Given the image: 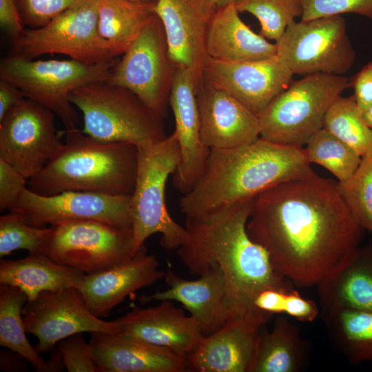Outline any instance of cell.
<instances>
[{"mask_svg": "<svg viewBox=\"0 0 372 372\" xmlns=\"http://www.w3.org/2000/svg\"><path fill=\"white\" fill-rule=\"evenodd\" d=\"M365 229L339 183L316 173L278 184L255 198L247 223L275 272L309 288L337 271L360 247Z\"/></svg>", "mask_w": 372, "mask_h": 372, "instance_id": "1", "label": "cell"}, {"mask_svg": "<svg viewBox=\"0 0 372 372\" xmlns=\"http://www.w3.org/2000/svg\"><path fill=\"white\" fill-rule=\"evenodd\" d=\"M255 198L204 220L186 218L187 237L177 252L193 275L200 276L210 267L222 270L227 290V321L255 318L266 324L273 316L255 309V297L267 288L294 285L275 272L266 250L247 234Z\"/></svg>", "mask_w": 372, "mask_h": 372, "instance_id": "2", "label": "cell"}, {"mask_svg": "<svg viewBox=\"0 0 372 372\" xmlns=\"http://www.w3.org/2000/svg\"><path fill=\"white\" fill-rule=\"evenodd\" d=\"M304 149L260 137L248 145L211 149L206 168L180 200L186 218L204 220L278 184L315 173Z\"/></svg>", "mask_w": 372, "mask_h": 372, "instance_id": "3", "label": "cell"}, {"mask_svg": "<svg viewBox=\"0 0 372 372\" xmlns=\"http://www.w3.org/2000/svg\"><path fill=\"white\" fill-rule=\"evenodd\" d=\"M61 149L27 187L42 196L68 191L131 196L138 167V146L125 142L106 143L77 128L65 131Z\"/></svg>", "mask_w": 372, "mask_h": 372, "instance_id": "4", "label": "cell"}, {"mask_svg": "<svg viewBox=\"0 0 372 372\" xmlns=\"http://www.w3.org/2000/svg\"><path fill=\"white\" fill-rule=\"evenodd\" d=\"M83 114L84 134L102 142H125L139 146L167 136L163 117L130 90L107 81L83 85L70 95Z\"/></svg>", "mask_w": 372, "mask_h": 372, "instance_id": "5", "label": "cell"}, {"mask_svg": "<svg viewBox=\"0 0 372 372\" xmlns=\"http://www.w3.org/2000/svg\"><path fill=\"white\" fill-rule=\"evenodd\" d=\"M138 148L137 174L130 202L134 251L156 233L161 236L162 247L178 249L187 232L171 217L165 202L167 178L176 173L180 161L177 135L174 131L161 141Z\"/></svg>", "mask_w": 372, "mask_h": 372, "instance_id": "6", "label": "cell"}, {"mask_svg": "<svg viewBox=\"0 0 372 372\" xmlns=\"http://www.w3.org/2000/svg\"><path fill=\"white\" fill-rule=\"evenodd\" d=\"M351 85L343 75L314 74L292 81L260 114V137L303 148L323 128L327 111Z\"/></svg>", "mask_w": 372, "mask_h": 372, "instance_id": "7", "label": "cell"}, {"mask_svg": "<svg viewBox=\"0 0 372 372\" xmlns=\"http://www.w3.org/2000/svg\"><path fill=\"white\" fill-rule=\"evenodd\" d=\"M116 59L93 65L68 60H34L16 54L1 59L0 79L18 87L26 98L45 107L61 120L66 131L76 128L78 114L71 92L92 82L109 80Z\"/></svg>", "mask_w": 372, "mask_h": 372, "instance_id": "8", "label": "cell"}, {"mask_svg": "<svg viewBox=\"0 0 372 372\" xmlns=\"http://www.w3.org/2000/svg\"><path fill=\"white\" fill-rule=\"evenodd\" d=\"M40 252L85 274L122 264L136 254L132 229L93 220L61 221L48 227Z\"/></svg>", "mask_w": 372, "mask_h": 372, "instance_id": "9", "label": "cell"}, {"mask_svg": "<svg viewBox=\"0 0 372 372\" xmlns=\"http://www.w3.org/2000/svg\"><path fill=\"white\" fill-rule=\"evenodd\" d=\"M99 0H79L43 27L26 30L14 47V54L34 59L63 54L93 65L121 55L99 31Z\"/></svg>", "mask_w": 372, "mask_h": 372, "instance_id": "10", "label": "cell"}, {"mask_svg": "<svg viewBox=\"0 0 372 372\" xmlns=\"http://www.w3.org/2000/svg\"><path fill=\"white\" fill-rule=\"evenodd\" d=\"M277 55L293 74L343 75L352 67L355 52L341 15L293 21L276 42Z\"/></svg>", "mask_w": 372, "mask_h": 372, "instance_id": "11", "label": "cell"}, {"mask_svg": "<svg viewBox=\"0 0 372 372\" xmlns=\"http://www.w3.org/2000/svg\"><path fill=\"white\" fill-rule=\"evenodd\" d=\"M176 70L163 25L154 13L113 66L108 81L130 90L165 118Z\"/></svg>", "mask_w": 372, "mask_h": 372, "instance_id": "12", "label": "cell"}, {"mask_svg": "<svg viewBox=\"0 0 372 372\" xmlns=\"http://www.w3.org/2000/svg\"><path fill=\"white\" fill-rule=\"evenodd\" d=\"M55 114L23 99L0 120V158L28 180L37 174L61 149Z\"/></svg>", "mask_w": 372, "mask_h": 372, "instance_id": "13", "label": "cell"}, {"mask_svg": "<svg viewBox=\"0 0 372 372\" xmlns=\"http://www.w3.org/2000/svg\"><path fill=\"white\" fill-rule=\"evenodd\" d=\"M22 317L26 333L38 340L39 353L50 351L60 340L76 333L120 332L114 320L94 316L74 287L42 291L25 304Z\"/></svg>", "mask_w": 372, "mask_h": 372, "instance_id": "14", "label": "cell"}, {"mask_svg": "<svg viewBox=\"0 0 372 372\" xmlns=\"http://www.w3.org/2000/svg\"><path fill=\"white\" fill-rule=\"evenodd\" d=\"M130 197L81 191L42 196L26 187L8 211L19 214L28 225L40 228L61 221L93 220L132 229Z\"/></svg>", "mask_w": 372, "mask_h": 372, "instance_id": "15", "label": "cell"}, {"mask_svg": "<svg viewBox=\"0 0 372 372\" xmlns=\"http://www.w3.org/2000/svg\"><path fill=\"white\" fill-rule=\"evenodd\" d=\"M293 75L277 54L267 59L241 62L207 57L203 81L226 92L259 116L289 87Z\"/></svg>", "mask_w": 372, "mask_h": 372, "instance_id": "16", "label": "cell"}, {"mask_svg": "<svg viewBox=\"0 0 372 372\" xmlns=\"http://www.w3.org/2000/svg\"><path fill=\"white\" fill-rule=\"evenodd\" d=\"M216 9L211 0H157L154 6L172 61L194 72L197 87L203 82L206 37Z\"/></svg>", "mask_w": 372, "mask_h": 372, "instance_id": "17", "label": "cell"}, {"mask_svg": "<svg viewBox=\"0 0 372 372\" xmlns=\"http://www.w3.org/2000/svg\"><path fill=\"white\" fill-rule=\"evenodd\" d=\"M196 87L194 72L189 68L176 67L169 105L174 116V132L181 156L172 181L183 194L188 193L202 176L211 152L200 137Z\"/></svg>", "mask_w": 372, "mask_h": 372, "instance_id": "18", "label": "cell"}, {"mask_svg": "<svg viewBox=\"0 0 372 372\" xmlns=\"http://www.w3.org/2000/svg\"><path fill=\"white\" fill-rule=\"evenodd\" d=\"M200 137L211 149H227L260 138L258 116L226 92L203 81L196 89Z\"/></svg>", "mask_w": 372, "mask_h": 372, "instance_id": "19", "label": "cell"}, {"mask_svg": "<svg viewBox=\"0 0 372 372\" xmlns=\"http://www.w3.org/2000/svg\"><path fill=\"white\" fill-rule=\"evenodd\" d=\"M264 325L255 318L227 321L187 355V371L250 372Z\"/></svg>", "mask_w": 372, "mask_h": 372, "instance_id": "20", "label": "cell"}, {"mask_svg": "<svg viewBox=\"0 0 372 372\" xmlns=\"http://www.w3.org/2000/svg\"><path fill=\"white\" fill-rule=\"evenodd\" d=\"M155 256L142 246L129 260L85 274L79 289L88 309L99 318L108 313L127 296L164 278Z\"/></svg>", "mask_w": 372, "mask_h": 372, "instance_id": "21", "label": "cell"}, {"mask_svg": "<svg viewBox=\"0 0 372 372\" xmlns=\"http://www.w3.org/2000/svg\"><path fill=\"white\" fill-rule=\"evenodd\" d=\"M100 372H186V358L121 333L92 332L89 342Z\"/></svg>", "mask_w": 372, "mask_h": 372, "instance_id": "22", "label": "cell"}, {"mask_svg": "<svg viewBox=\"0 0 372 372\" xmlns=\"http://www.w3.org/2000/svg\"><path fill=\"white\" fill-rule=\"evenodd\" d=\"M155 307H134L114 320L120 332L168 349L183 357L194 349L203 334L197 321L186 316L173 301L163 300Z\"/></svg>", "mask_w": 372, "mask_h": 372, "instance_id": "23", "label": "cell"}, {"mask_svg": "<svg viewBox=\"0 0 372 372\" xmlns=\"http://www.w3.org/2000/svg\"><path fill=\"white\" fill-rule=\"evenodd\" d=\"M163 278L168 285L166 290L142 299L181 303L197 321L203 335L216 331L227 321V285L219 267H208L194 280L184 279L167 269Z\"/></svg>", "mask_w": 372, "mask_h": 372, "instance_id": "24", "label": "cell"}, {"mask_svg": "<svg viewBox=\"0 0 372 372\" xmlns=\"http://www.w3.org/2000/svg\"><path fill=\"white\" fill-rule=\"evenodd\" d=\"M206 52L223 62L259 61L276 56L277 45L251 30L231 3L217 8L207 30Z\"/></svg>", "mask_w": 372, "mask_h": 372, "instance_id": "25", "label": "cell"}, {"mask_svg": "<svg viewBox=\"0 0 372 372\" xmlns=\"http://www.w3.org/2000/svg\"><path fill=\"white\" fill-rule=\"evenodd\" d=\"M316 287L321 312L342 309L372 311V245L359 247Z\"/></svg>", "mask_w": 372, "mask_h": 372, "instance_id": "26", "label": "cell"}, {"mask_svg": "<svg viewBox=\"0 0 372 372\" xmlns=\"http://www.w3.org/2000/svg\"><path fill=\"white\" fill-rule=\"evenodd\" d=\"M85 275L78 269L54 262L40 251L30 253L21 259L0 260V284L19 288L28 301L44 291L68 287L79 289Z\"/></svg>", "mask_w": 372, "mask_h": 372, "instance_id": "27", "label": "cell"}, {"mask_svg": "<svg viewBox=\"0 0 372 372\" xmlns=\"http://www.w3.org/2000/svg\"><path fill=\"white\" fill-rule=\"evenodd\" d=\"M307 356V343L299 328L285 316H278L271 331L262 327L250 372H298Z\"/></svg>", "mask_w": 372, "mask_h": 372, "instance_id": "28", "label": "cell"}, {"mask_svg": "<svg viewBox=\"0 0 372 372\" xmlns=\"http://www.w3.org/2000/svg\"><path fill=\"white\" fill-rule=\"evenodd\" d=\"M156 3L99 0V31L123 55L154 12Z\"/></svg>", "mask_w": 372, "mask_h": 372, "instance_id": "29", "label": "cell"}, {"mask_svg": "<svg viewBox=\"0 0 372 372\" xmlns=\"http://www.w3.org/2000/svg\"><path fill=\"white\" fill-rule=\"evenodd\" d=\"M321 314L331 342L351 363L372 362V311L342 309Z\"/></svg>", "mask_w": 372, "mask_h": 372, "instance_id": "30", "label": "cell"}, {"mask_svg": "<svg viewBox=\"0 0 372 372\" xmlns=\"http://www.w3.org/2000/svg\"><path fill=\"white\" fill-rule=\"evenodd\" d=\"M28 301L19 288L0 284V345L20 354L40 372L45 361L29 342L22 317Z\"/></svg>", "mask_w": 372, "mask_h": 372, "instance_id": "31", "label": "cell"}, {"mask_svg": "<svg viewBox=\"0 0 372 372\" xmlns=\"http://www.w3.org/2000/svg\"><path fill=\"white\" fill-rule=\"evenodd\" d=\"M323 128L362 158L372 154V129L364 121L354 96H340L327 111Z\"/></svg>", "mask_w": 372, "mask_h": 372, "instance_id": "32", "label": "cell"}, {"mask_svg": "<svg viewBox=\"0 0 372 372\" xmlns=\"http://www.w3.org/2000/svg\"><path fill=\"white\" fill-rule=\"evenodd\" d=\"M303 149L310 163L324 167L340 183L351 178L362 161L352 148L324 128L315 134Z\"/></svg>", "mask_w": 372, "mask_h": 372, "instance_id": "33", "label": "cell"}, {"mask_svg": "<svg viewBox=\"0 0 372 372\" xmlns=\"http://www.w3.org/2000/svg\"><path fill=\"white\" fill-rule=\"evenodd\" d=\"M234 5L239 13L248 12L256 17L261 27L260 34L276 42L302 14L300 0H237Z\"/></svg>", "mask_w": 372, "mask_h": 372, "instance_id": "34", "label": "cell"}, {"mask_svg": "<svg viewBox=\"0 0 372 372\" xmlns=\"http://www.w3.org/2000/svg\"><path fill=\"white\" fill-rule=\"evenodd\" d=\"M253 304L260 313L272 316L285 314L300 322H313L320 313L317 304L302 297L294 287L265 289L257 294Z\"/></svg>", "mask_w": 372, "mask_h": 372, "instance_id": "35", "label": "cell"}, {"mask_svg": "<svg viewBox=\"0 0 372 372\" xmlns=\"http://www.w3.org/2000/svg\"><path fill=\"white\" fill-rule=\"evenodd\" d=\"M340 193L359 224L372 232V154L362 158L351 178L339 183Z\"/></svg>", "mask_w": 372, "mask_h": 372, "instance_id": "36", "label": "cell"}, {"mask_svg": "<svg viewBox=\"0 0 372 372\" xmlns=\"http://www.w3.org/2000/svg\"><path fill=\"white\" fill-rule=\"evenodd\" d=\"M47 227L28 225L18 213L8 211L0 216V257L8 256L17 249L29 253L40 251Z\"/></svg>", "mask_w": 372, "mask_h": 372, "instance_id": "37", "label": "cell"}, {"mask_svg": "<svg viewBox=\"0 0 372 372\" xmlns=\"http://www.w3.org/2000/svg\"><path fill=\"white\" fill-rule=\"evenodd\" d=\"M301 20L354 13L372 19V0H300Z\"/></svg>", "mask_w": 372, "mask_h": 372, "instance_id": "38", "label": "cell"}, {"mask_svg": "<svg viewBox=\"0 0 372 372\" xmlns=\"http://www.w3.org/2000/svg\"><path fill=\"white\" fill-rule=\"evenodd\" d=\"M79 0H16L22 21L30 29L44 26Z\"/></svg>", "mask_w": 372, "mask_h": 372, "instance_id": "39", "label": "cell"}, {"mask_svg": "<svg viewBox=\"0 0 372 372\" xmlns=\"http://www.w3.org/2000/svg\"><path fill=\"white\" fill-rule=\"evenodd\" d=\"M56 345L68 371L100 372L93 360L89 342H85L81 333L64 338Z\"/></svg>", "mask_w": 372, "mask_h": 372, "instance_id": "40", "label": "cell"}, {"mask_svg": "<svg viewBox=\"0 0 372 372\" xmlns=\"http://www.w3.org/2000/svg\"><path fill=\"white\" fill-rule=\"evenodd\" d=\"M28 179L9 163L0 158V209L8 210L27 187Z\"/></svg>", "mask_w": 372, "mask_h": 372, "instance_id": "41", "label": "cell"}, {"mask_svg": "<svg viewBox=\"0 0 372 372\" xmlns=\"http://www.w3.org/2000/svg\"><path fill=\"white\" fill-rule=\"evenodd\" d=\"M0 24L14 48L26 30L16 0H0Z\"/></svg>", "mask_w": 372, "mask_h": 372, "instance_id": "42", "label": "cell"}, {"mask_svg": "<svg viewBox=\"0 0 372 372\" xmlns=\"http://www.w3.org/2000/svg\"><path fill=\"white\" fill-rule=\"evenodd\" d=\"M355 101L361 110L372 104V61L364 65L350 81Z\"/></svg>", "mask_w": 372, "mask_h": 372, "instance_id": "43", "label": "cell"}, {"mask_svg": "<svg viewBox=\"0 0 372 372\" xmlns=\"http://www.w3.org/2000/svg\"><path fill=\"white\" fill-rule=\"evenodd\" d=\"M25 98L24 94L18 87L0 79V120Z\"/></svg>", "mask_w": 372, "mask_h": 372, "instance_id": "44", "label": "cell"}, {"mask_svg": "<svg viewBox=\"0 0 372 372\" xmlns=\"http://www.w3.org/2000/svg\"><path fill=\"white\" fill-rule=\"evenodd\" d=\"M27 361L18 353L9 349L0 352V369L5 371H27Z\"/></svg>", "mask_w": 372, "mask_h": 372, "instance_id": "45", "label": "cell"}, {"mask_svg": "<svg viewBox=\"0 0 372 372\" xmlns=\"http://www.w3.org/2000/svg\"><path fill=\"white\" fill-rule=\"evenodd\" d=\"M50 355L40 372H60L66 369L62 354L58 347L50 351Z\"/></svg>", "mask_w": 372, "mask_h": 372, "instance_id": "46", "label": "cell"}, {"mask_svg": "<svg viewBox=\"0 0 372 372\" xmlns=\"http://www.w3.org/2000/svg\"><path fill=\"white\" fill-rule=\"evenodd\" d=\"M362 114L366 123L372 129V104L362 111Z\"/></svg>", "mask_w": 372, "mask_h": 372, "instance_id": "47", "label": "cell"}, {"mask_svg": "<svg viewBox=\"0 0 372 372\" xmlns=\"http://www.w3.org/2000/svg\"><path fill=\"white\" fill-rule=\"evenodd\" d=\"M237 0H211L217 8L225 6L231 3H235Z\"/></svg>", "mask_w": 372, "mask_h": 372, "instance_id": "48", "label": "cell"}, {"mask_svg": "<svg viewBox=\"0 0 372 372\" xmlns=\"http://www.w3.org/2000/svg\"><path fill=\"white\" fill-rule=\"evenodd\" d=\"M133 1L147 2V3H156L157 0H133Z\"/></svg>", "mask_w": 372, "mask_h": 372, "instance_id": "49", "label": "cell"}]
</instances>
